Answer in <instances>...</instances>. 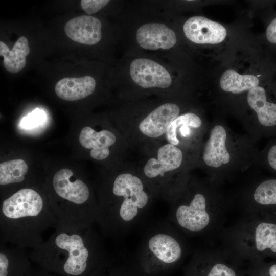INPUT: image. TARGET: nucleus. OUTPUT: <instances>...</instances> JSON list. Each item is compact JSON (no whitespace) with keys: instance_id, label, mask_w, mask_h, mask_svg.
Instances as JSON below:
<instances>
[{"instance_id":"f257e3e1","label":"nucleus","mask_w":276,"mask_h":276,"mask_svg":"<svg viewBox=\"0 0 276 276\" xmlns=\"http://www.w3.org/2000/svg\"><path fill=\"white\" fill-rule=\"evenodd\" d=\"M29 255L39 267L61 276H104L110 267L103 239L93 226L57 225Z\"/></svg>"},{"instance_id":"f03ea898","label":"nucleus","mask_w":276,"mask_h":276,"mask_svg":"<svg viewBox=\"0 0 276 276\" xmlns=\"http://www.w3.org/2000/svg\"><path fill=\"white\" fill-rule=\"evenodd\" d=\"M58 221L49 202L36 190L23 188L5 198L0 209V243L32 249Z\"/></svg>"},{"instance_id":"7ed1b4c3","label":"nucleus","mask_w":276,"mask_h":276,"mask_svg":"<svg viewBox=\"0 0 276 276\" xmlns=\"http://www.w3.org/2000/svg\"><path fill=\"white\" fill-rule=\"evenodd\" d=\"M110 191L111 197L103 198L98 204L96 223L104 236L117 239L143 220L150 198L141 178L129 173L118 175Z\"/></svg>"},{"instance_id":"20e7f679","label":"nucleus","mask_w":276,"mask_h":276,"mask_svg":"<svg viewBox=\"0 0 276 276\" xmlns=\"http://www.w3.org/2000/svg\"><path fill=\"white\" fill-rule=\"evenodd\" d=\"M188 251L183 234L169 221L159 222L146 231L131 267L138 276H165L181 264Z\"/></svg>"},{"instance_id":"39448f33","label":"nucleus","mask_w":276,"mask_h":276,"mask_svg":"<svg viewBox=\"0 0 276 276\" xmlns=\"http://www.w3.org/2000/svg\"><path fill=\"white\" fill-rule=\"evenodd\" d=\"M52 188L54 196L49 202L60 226L80 228L96 223L98 206L91 197L88 186L74 176L67 168L54 175Z\"/></svg>"},{"instance_id":"423d86ee","label":"nucleus","mask_w":276,"mask_h":276,"mask_svg":"<svg viewBox=\"0 0 276 276\" xmlns=\"http://www.w3.org/2000/svg\"><path fill=\"white\" fill-rule=\"evenodd\" d=\"M194 191L173 198L169 221L189 237L214 233L222 225L225 206L213 193L202 189Z\"/></svg>"},{"instance_id":"0eeeda50","label":"nucleus","mask_w":276,"mask_h":276,"mask_svg":"<svg viewBox=\"0 0 276 276\" xmlns=\"http://www.w3.org/2000/svg\"><path fill=\"white\" fill-rule=\"evenodd\" d=\"M223 249L237 263L245 266L253 260H276V222L246 216L220 233Z\"/></svg>"},{"instance_id":"6e6552de","label":"nucleus","mask_w":276,"mask_h":276,"mask_svg":"<svg viewBox=\"0 0 276 276\" xmlns=\"http://www.w3.org/2000/svg\"><path fill=\"white\" fill-rule=\"evenodd\" d=\"M243 266L222 249L199 248L184 267L183 276H245Z\"/></svg>"},{"instance_id":"1a4fd4ad","label":"nucleus","mask_w":276,"mask_h":276,"mask_svg":"<svg viewBox=\"0 0 276 276\" xmlns=\"http://www.w3.org/2000/svg\"><path fill=\"white\" fill-rule=\"evenodd\" d=\"M245 208L246 216L276 222V179H266L257 185Z\"/></svg>"},{"instance_id":"9d476101","label":"nucleus","mask_w":276,"mask_h":276,"mask_svg":"<svg viewBox=\"0 0 276 276\" xmlns=\"http://www.w3.org/2000/svg\"><path fill=\"white\" fill-rule=\"evenodd\" d=\"M130 74L133 81L145 88H165L172 83L169 72L158 63L148 59L133 60L130 66Z\"/></svg>"},{"instance_id":"9b49d317","label":"nucleus","mask_w":276,"mask_h":276,"mask_svg":"<svg viewBox=\"0 0 276 276\" xmlns=\"http://www.w3.org/2000/svg\"><path fill=\"white\" fill-rule=\"evenodd\" d=\"M186 36L193 42L199 44H217L222 42L226 30L220 24L203 16H193L184 24Z\"/></svg>"},{"instance_id":"f8f14e48","label":"nucleus","mask_w":276,"mask_h":276,"mask_svg":"<svg viewBox=\"0 0 276 276\" xmlns=\"http://www.w3.org/2000/svg\"><path fill=\"white\" fill-rule=\"evenodd\" d=\"M182 161V153L175 146L168 143L158 150L157 158H151L144 168L145 176L151 179L160 180L165 173L178 168Z\"/></svg>"},{"instance_id":"ddd939ff","label":"nucleus","mask_w":276,"mask_h":276,"mask_svg":"<svg viewBox=\"0 0 276 276\" xmlns=\"http://www.w3.org/2000/svg\"><path fill=\"white\" fill-rule=\"evenodd\" d=\"M138 44L143 49L167 50L176 42L174 32L160 23H147L141 26L136 33Z\"/></svg>"},{"instance_id":"4468645a","label":"nucleus","mask_w":276,"mask_h":276,"mask_svg":"<svg viewBox=\"0 0 276 276\" xmlns=\"http://www.w3.org/2000/svg\"><path fill=\"white\" fill-rule=\"evenodd\" d=\"M27 250L0 243V276H26L32 266Z\"/></svg>"},{"instance_id":"2eb2a0df","label":"nucleus","mask_w":276,"mask_h":276,"mask_svg":"<svg viewBox=\"0 0 276 276\" xmlns=\"http://www.w3.org/2000/svg\"><path fill=\"white\" fill-rule=\"evenodd\" d=\"M179 108L173 103L164 104L151 112L139 124L140 131L149 137L166 133L171 123L178 116Z\"/></svg>"},{"instance_id":"dca6fc26","label":"nucleus","mask_w":276,"mask_h":276,"mask_svg":"<svg viewBox=\"0 0 276 276\" xmlns=\"http://www.w3.org/2000/svg\"><path fill=\"white\" fill-rule=\"evenodd\" d=\"M101 23L98 18L82 15L69 20L64 29L67 36L73 41L93 45L101 38Z\"/></svg>"},{"instance_id":"f3484780","label":"nucleus","mask_w":276,"mask_h":276,"mask_svg":"<svg viewBox=\"0 0 276 276\" xmlns=\"http://www.w3.org/2000/svg\"><path fill=\"white\" fill-rule=\"evenodd\" d=\"M227 135L225 128L216 125L211 130L203 153V159L206 165L217 168L228 164L231 156L226 146Z\"/></svg>"},{"instance_id":"a211bd4d","label":"nucleus","mask_w":276,"mask_h":276,"mask_svg":"<svg viewBox=\"0 0 276 276\" xmlns=\"http://www.w3.org/2000/svg\"><path fill=\"white\" fill-rule=\"evenodd\" d=\"M116 141V136L112 132L107 130L97 132L88 126L84 127L79 135L81 145L86 149H91L90 156L97 160H103L108 156L109 147Z\"/></svg>"},{"instance_id":"6ab92c4d","label":"nucleus","mask_w":276,"mask_h":276,"mask_svg":"<svg viewBox=\"0 0 276 276\" xmlns=\"http://www.w3.org/2000/svg\"><path fill=\"white\" fill-rule=\"evenodd\" d=\"M96 81L90 76L79 78L67 77L59 80L55 91L58 97L66 101H76L91 95L95 90Z\"/></svg>"},{"instance_id":"aec40b11","label":"nucleus","mask_w":276,"mask_h":276,"mask_svg":"<svg viewBox=\"0 0 276 276\" xmlns=\"http://www.w3.org/2000/svg\"><path fill=\"white\" fill-rule=\"evenodd\" d=\"M247 100L249 106L256 112L261 124L265 126L276 125V104L267 101L263 87L257 86L249 90Z\"/></svg>"},{"instance_id":"412c9836","label":"nucleus","mask_w":276,"mask_h":276,"mask_svg":"<svg viewBox=\"0 0 276 276\" xmlns=\"http://www.w3.org/2000/svg\"><path fill=\"white\" fill-rule=\"evenodd\" d=\"M30 53L28 41L21 36L16 41L11 50L3 42L0 41V56H3V64L9 72L16 73L26 64V56Z\"/></svg>"},{"instance_id":"4be33fe9","label":"nucleus","mask_w":276,"mask_h":276,"mask_svg":"<svg viewBox=\"0 0 276 276\" xmlns=\"http://www.w3.org/2000/svg\"><path fill=\"white\" fill-rule=\"evenodd\" d=\"M259 79L252 75H240L233 69H228L222 74L220 84L227 92L238 94L258 86Z\"/></svg>"},{"instance_id":"5701e85b","label":"nucleus","mask_w":276,"mask_h":276,"mask_svg":"<svg viewBox=\"0 0 276 276\" xmlns=\"http://www.w3.org/2000/svg\"><path fill=\"white\" fill-rule=\"evenodd\" d=\"M201 124L200 118L193 113H187L178 116L167 129L166 133L167 140L170 144L176 146L179 143L177 137V130L179 127L182 136L186 137L191 133V130L188 126L199 128Z\"/></svg>"},{"instance_id":"b1692460","label":"nucleus","mask_w":276,"mask_h":276,"mask_svg":"<svg viewBox=\"0 0 276 276\" xmlns=\"http://www.w3.org/2000/svg\"><path fill=\"white\" fill-rule=\"evenodd\" d=\"M28 167L22 159H13L0 164V185L6 186L22 182Z\"/></svg>"},{"instance_id":"393cba45","label":"nucleus","mask_w":276,"mask_h":276,"mask_svg":"<svg viewBox=\"0 0 276 276\" xmlns=\"http://www.w3.org/2000/svg\"><path fill=\"white\" fill-rule=\"evenodd\" d=\"M245 266L248 276H276V260L266 262L264 260H253Z\"/></svg>"},{"instance_id":"a878e982","label":"nucleus","mask_w":276,"mask_h":276,"mask_svg":"<svg viewBox=\"0 0 276 276\" xmlns=\"http://www.w3.org/2000/svg\"><path fill=\"white\" fill-rule=\"evenodd\" d=\"M44 119V112L37 108L22 119L21 126L25 129L34 128L43 123Z\"/></svg>"},{"instance_id":"bb28decb","label":"nucleus","mask_w":276,"mask_h":276,"mask_svg":"<svg viewBox=\"0 0 276 276\" xmlns=\"http://www.w3.org/2000/svg\"><path fill=\"white\" fill-rule=\"evenodd\" d=\"M109 2L108 0H81L80 4L86 13L92 14L103 8Z\"/></svg>"},{"instance_id":"cd10ccee","label":"nucleus","mask_w":276,"mask_h":276,"mask_svg":"<svg viewBox=\"0 0 276 276\" xmlns=\"http://www.w3.org/2000/svg\"><path fill=\"white\" fill-rule=\"evenodd\" d=\"M106 276H138L131 267L123 265L110 267Z\"/></svg>"},{"instance_id":"c85d7f7f","label":"nucleus","mask_w":276,"mask_h":276,"mask_svg":"<svg viewBox=\"0 0 276 276\" xmlns=\"http://www.w3.org/2000/svg\"><path fill=\"white\" fill-rule=\"evenodd\" d=\"M26 276H61L55 273L47 271L37 265L32 266Z\"/></svg>"},{"instance_id":"c756f323","label":"nucleus","mask_w":276,"mask_h":276,"mask_svg":"<svg viewBox=\"0 0 276 276\" xmlns=\"http://www.w3.org/2000/svg\"><path fill=\"white\" fill-rule=\"evenodd\" d=\"M266 34L267 39L269 42L276 43V18L268 26Z\"/></svg>"},{"instance_id":"7c9ffc66","label":"nucleus","mask_w":276,"mask_h":276,"mask_svg":"<svg viewBox=\"0 0 276 276\" xmlns=\"http://www.w3.org/2000/svg\"><path fill=\"white\" fill-rule=\"evenodd\" d=\"M268 160L270 166L276 170V145L272 146L269 150Z\"/></svg>"},{"instance_id":"2f4dec72","label":"nucleus","mask_w":276,"mask_h":276,"mask_svg":"<svg viewBox=\"0 0 276 276\" xmlns=\"http://www.w3.org/2000/svg\"><path fill=\"white\" fill-rule=\"evenodd\" d=\"M106 274H107V273H106ZM106 274L105 275H104V276H106Z\"/></svg>"}]
</instances>
